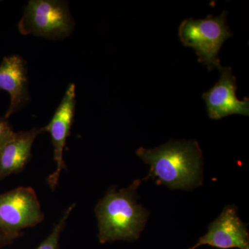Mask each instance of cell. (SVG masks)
I'll list each match as a JSON object with an SVG mask.
<instances>
[{"label":"cell","mask_w":249,"mask_h":249,"mask_svg":"<svg viewBox=\"0 0 249 249\" xmlns=\"http://www.w3.org/2000/svg\"><path fill=\"white\" fill-rule=\"evenodd\" d=\"M227 12L220 16L212 15L205 19H184L178 27V37L186 47L195 49L198 61L208 70H219L220 65L218 54L224 42L232 34L227 24Z\"/></svg>","instance_id":"3"},{"label":"cell","mask_w":249,"mask_h":249,"mask_svg":"<svg viewBox=\"0 0 249 249\" xmlns=\"http://www.w3.org/2000/svg\"><path fill=\"white\" fill-rule=\"evenodd\" d=\"M137 155L150 165V176L172 189H190L201 181L202 151L196 141H175Z\"/></svg>","instance_id":"2"},{"label":"cell","mask_w":249,"mask_h":249,"mask_svg":"<svg viewBox=\"0 0 249 249\" xmlns=\"http://www.w3.org/2000/svg\"><path fill=\"white\" fill-rule=\"evenodd\" d=\"M142 180L120 191L111 186L95 208L98 237L101 244L137 240L148 217V211L137 203V189Z\"/></svg>","instance_id":"1"},{"label":"cell","mask_w":249,"mask_h":249,"mask_svg":"<svg viewBox=\"0 0 249 249\" xmlns=\"http://www.w3.org/2000/svg\"><path fill=\"white\" fill-rule=\"evenodd\" d=\"M42 132L43 127L16 132L14 138L0 150V181L24 170L30 160L33 144Z\"/></svg>","instance_id":"10"},{"label":"cell","mask_w":249,"mask_h":249,"mask_svg":"<svg viewBox=\"0 0 249 249\" xmlns=\"http://www.w3.org/2000/svg\"><path fill=\"white\" fill-rule=\"evenodd\" d=\"M74 206L75 204H73L70 207L67 208L59 222L52 229V232L47 236V238L36 249H60V235L65 229L69 216L70 215L72 210L74 209Z\"/></svg>","instance_id":"11"},{"label":"cell","mask_w":249,"mask_h":249,"mask_svg":"<svg viewBox=\"0 0 249 249\" xmlns=\"http://www.w3.org/2000/svg\"><path fill=\"white\" fill-rule=\"evenodd\" d=\"M7 119L0 117V150L16 135Z\"/></svg>","instance_id":"12"},{"label":"cell","mask_w":249,"mask_h":249,"mask_svg":"<svg viewBox=\"0 0 249 249\" xmlns=\"http://www.w3.org/2000/svg\"><path fill=\"white\" fill-rule=\"evenodd\" d=\"M14 240L0 232V248L4 247V246L8 245L9 244L12 243Z\"/></svg>","instance_id":"13"},{"label":"cell","mask_w":249,"mask_h":249,"mask_svg":"<svg viewBox=\"0 0 249 249\" xmlns=\"http://www.w3.org/2000/svg\"><path fill=\"white\" fill-rule=\"evenodd\" d=\"M202 245L220 249H249L247 225L239 217L235 206L226 207L220 215L210 224L207 233L189 249H196Z\"/></svg>","instance_id":"8"},{"label":"cell","mask_w":249,"mask_h":249,"mask_svg":"<svg viewBox=\"0 0 249 249\" xmlns=\"http://www.w3.org/2000/svg\"><path fill=\"white\" fill-rule=\"evenodd\" d=\"M218 70L220 78L217 83L202 94L210 119L219 120L232 114L249 116V98L242 101L237 98L236 78L231 67L221 66Z\"/></svg>","instance_id":"7"},{"label":"cell","mask_w":249,"mask_h":249,"mask_svg":"<svg viewBox=\"0 0 249 249\" xmlns=\"http://www.w3.org/2000/svg\"><path fill=\"white\" fill-rule=\"evenodd\" d=\"M0 90L9 93L11 97L6 119L29 103L27 63L22 57L14 55L3 59L0 65Z\"/></svg>","instance_id":"9"},{"label":"cell","mask_w":249,"mask_h":249,"mask_svg":"<svg viewBox=\"0 0 249 249\" xmlns=\"http://www.w3.org/2000/svg\"><path fill=\"white\" fill-rule=\"evenodd\" d=\"M36 192L31 187H19L0 195V232L16 240L23 229L43 221Z\"/></svg>","instance_id":"5"},{"label":"cell","mask_w":249,"mask_h":249,"mask_svg":"<svg viewBox=\"0 0 249 249\" xmlns=\"http://www.w3.org/2000/svg\"><path fill=\"white\" fill-rule=\"evenodd\" d=\"M74 28V21L65 1L31 0L24 7L18 24L22 35H34L48 39L67 37Z\"/></svg>","instance_id":"4"},{"label":"cell","mask_w":249,"mask_h":249,"mask_svg":"<svg viewBox=\"0 0 249 249\" xmlns=\"http://www.w3.org/2000/svg\"><path fill=\"white\" fill-rule=\"evenodd\" d=\"M76 103V87L71 83L69 85L52 120L43 127L44 132L50 133L53 146V159L56 163V169L47 178V183L53 191L58 185L61 172L66 169L63 151L74 121Z\"/></svg>","instance_id":"6"}]
</instances>
